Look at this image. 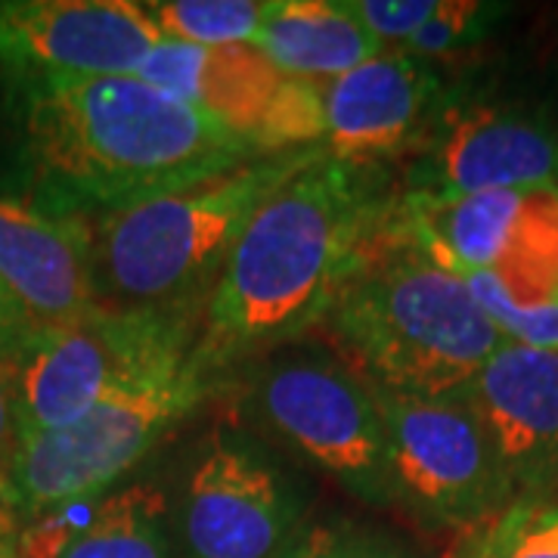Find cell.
<instances>
[{"label":"cell","instance_id":"1","mask_svg":"<svg viewBox=\"0 0 558 558\" xmlns=\"http://www.w3.org/2000/svg\"><path fill=\"white\" fill-rule=\"evenodd\" d=\"M28 87L32 161L72 211H112L260 159L248 140L134 72L38 75Z\"/></svg>","mask_w":558,"mask_h":558},{"label":"cell","instance_id":"2","mask_svg":"<svg viewBox=\"0 0 558 558\" xmlns=\"http://www.w3.org/2000/svg\"><path fill=\"white\" fill-rule=\"evenodd\" d=\"M388 205L376 165L319 149L242 227L208 299L202 357L218 363L319 326Z\"/></svg>","mask_w":558,"mask_h":558},{"label":"cell","instance_id":"3","mask_svg":"<svg viewBox=\"0 0 558 558\" xmlns=\"http://www.w3.org/2000/svg\"><path fill=\"white\" fill-rule=\"evenodd\" d=\"M366 388L450 398L502 344L465 282L395 236L385 218L319 319Z\"/></svg>","mask_w":558,"mask_h":558},{"label":"cell","instance_id":"4","mask_svg":"<svg viewBox=\"0 0 558 558\" xmlns=\"http://www.w3.org/2000/svg\"><path fill=\"white\" fill-rule=\"evenodd\" d=\"M317 153L260 156L174 193L100 211L90 230L84 227L100 307L180 314L208 279L218 282L260 202Z\"/></svg>","mask_w":558,"mask_h":558},{"label":"cell","instance_id":"5","mask_svg":"<svg viewBox=\"0 0 558 558\" xmlns=\"http://www.w3.org/2000/svg\"><path fill=\"white\" fill-rule=\"evenodd\" d=\"M208 366L196 348L186 360L102 400L78 422L22 438L0 481V512L28 521L109 494L199 403Z\"/></svg>","mask_w":558,"mask_h":558},{"label":"cell","instance_id":"6","mask_svg":"<svg viewBox=\"0 0 558 558\" xmlns=\"http://www.w3.org/2000/svg\"><path fill=\"white\" fill-rule=\"evenodd\" d=\"M193 351L183 317L165 311L97 307L72 323L35 329L13 357L22 438L78 422Z\"/></svg>","mask_w":558,"mask_h":558},{"label":"cell","instance_id":"7","mask_svg":"<svg viewBox=\"0 0 558 558\" xmlns=\"http://www.w3.org/2000/svg\"><path fill=\"white\" fill-rule=\"evenodd\" d=\"M373 398L388 435L391 490L416 515L472 531L515 499L490 438L459 395Z\"/></svg>","mask_w":558,"mask_h":558},{"label":"cell","instance_id":"8","mask_svg":"<svg viewBox=\"0 0 558 558\" xmlns=\"http://www.w3.org/2000/svg\"><path fill=\"white\" fill-rule=\"evenodd\" d=\"M264 416L323 472L373 502H395L379 403L336 363H279L260 385Z\"/></svg>","mask_w":558,"mask_h":558},{"label":"cell","instance_id":"9","mask_svg":"<svg viewBox=\"0 0 558 558\" xmlns=\"http://www.w3.org/2000/svg\"><path fill=\"white\" fill-rule=\"evenodd\" d=\"M299 519L277 465L240 438H215L190 469L180 531L193 558H270Z\"/></svg>","mask_w":558,"mask_h":558},{"label":"cell","instance_id":"10","mask_svg":"<svg viewBox=\"0 0 558 558\" xmlns=\"http://www.w3.org/2000/svg\"><path fill=\"white\" fill-rule=\"evenodd\" d=\"M558 134L539 121L475 106L444 109L413 149L407 193L462 196L484 190H556Z\"/></svg>","mask_w":558,"mask_h":558},{"label":"cell","instance_id":"11","mask_svg":"<svg viewBox=\"0 0 558 558\" xmlns=\"http://www.w3.org/2000/svg\"><path fill=\"white\" fill-rule=\"evenodd\" d=\"M131 0H0V62L38 75H128L159 44Z\"/></svg>","mask_w":558,"mask_h":558},{"label":"cell","instance_id":"12","mask_svg":"<svg viewBox=\"0 0 558 558\" xmlns=\"http://www.w3.org/2000/svg\"><path fill=\"white\" fill-rule=\"evenodd\" d=\"M459 398L481 422L515 497L556 490L558 354L502 341Z\"/></svg>","mask_w":558,"mask_h":558},{"label":"cell","instance_id":"13","mask_svg":"<svg viewBox=\"0 0 558 558\" xmlns=\"http://www.w3.org/2000/svg\"><path fill=\"white\" fill-rule=\"evenodd\" d=\"M440 81L407 50L379 53L323 81L326 153L357 165L416 149L438 121Z\"/></svg>","mask_w":558,"mask_h":558},{"label":"cell","instance_id":"14","mask_svg":"<svg viewBox=\"0 0 558 558\" xmlns=\"http://www.w3.org/2000/svg\"><path fill=\"white\" fill-rule=\"evenodd\" d=\"M0 282L35 329L100 307L87 233L78 220L0 199Z\"/></svg>","mask_w":558,"mask_h":558},{"label":"cell","instance_id":"15","mask_svg":"<svg viewBox=\"0 0 558 558\" xmlns=\"http://www.w3.org/2000/svg\"><path fill=\"white\" fill-rule=\"evenodd\" d=\"M134 75L196 106L248 143L258 134L260 121L286 81L255 44L196 47L178 40H159Z\"/></svg>","mask_w":558,"mask_h":558},{"label":"cell","instance_id":"16","mask_svg":"<svg viewBox=\"0 0 558 558\" xmlns=\"http://www.w3.org/2000/svg\"><path fill=\"white\" fill-rule=\"evenodd\" d=\"M16 558H168V499L140 481L28 519Z\"/></svg>","mask_w":558,"mask_h":558},{"label":"cell","instance_id":"17","mask_svg":"<svg viewBox=\"0 0 558 558\" xmlns=\"http://www.w3.org/2000/svg\"><path fill=\"white\" fill-rule=\"evenodd\" d=\"M255 47L282 75L332 81L381 53V44L348 3L329 0H274Z\"/></svg>","mask_w":558,"mask_h":558},{"label":"cell","instance_id":"18","mask_svg":"<svg viewBox=\"0 0 558 558\" xmlns=\"http://www.w3.org/2000/svg\"><path fill=\"white\" fill-rule=\"evenodd\" d=\"M490 274L515 304L558 301V186L524 193L512 236Z\"/></svg>","mask_w":558,"mask_h":558},{"label":"cell","instance_id":"19","mask_svg":"<svg viewBox=\"0 0 558 558\" xmlns=\"http://www.w3.org/2000/svg\"><path fill=\"white\" fill-rule=\"evenodd\" d=\"M161 40L220 47L255 44L270 3L260 0H153L140 3Z\"/></svg>","mask_w":558,"mask_h":558},{"label":"cell","instance_id":"20","mask_svg":"<svg viewBox=\"0 0 558 558\" xmlns=\"http://www.w3.org/2000/svg\"><path fill=\"white\" fill-rule=\"evenodd\" d=\"M459 558H558V499L515 497L494 519L469 531Z\"/></svg>","mask_w":558,"mask_h":558},{"label":"cell","instance_id":"21","mask_svg":"<svg viewBox=\"0 0 558 558\" xmlns=\"http://www.w3.org/2000/svg\"><path fill=\"white\" fill-rule=\"evenodd\" d=\"M459 279L465 282L469 295L484 311V317L497 326L502 339L558 354V301L515 304L490 270H475Z\"/></svg>","mask_w":558,"mask_h":558},{"label":"cell","instance_id":"22","mask_svg":"<svg viewBox=\"0 0 558 558\" xmlns=\"http://www.w3.org/2000/svg\"><path fill=\"white\" fill-rule=\"evenodd\" d=\"M494 20V7L487 3H472V0H438L435 13L422 22L416 35L407 44V53L416 60H432L453 53L465 47L469 40L481 38L487 32V22Z\"/></svg>","mask_w":558,"mask_h":558},{"label":"cell","instance_id":"23","mask_svg":"<svg viewBox=\"0 0 558 558\" xmlns=\"http://www.w3.org/2000/svg\"><path fill=\"white\" fill-rule=\"evenodd\" d=\"M438 0H351L348 10L379 40H410L435 13Z\"/></svg>","mask_w":558,"mask_h":558},{"label":"cell","instance_id":"24","mask_svg":"<svg viewBox=\"0 0 558 558\" xmlns=\"http://www.w3.org/2000/svg\"><path fill=\"white\" fill-rule=\"evenodd\" d=\"M289 558H400L398 553L385 549L369 537H360L354 531L341 527H317L301 539L299 549Z\"/></svg>","mask_w":558,"mask_h":558},{"label":"cell","instance_id":"25","mask_svg":"<svg viewBox=\"0 0 558 558\" xmlns=\"http://www.w3.org/2000/svg\"><path fill=\"white\" fill-rule=\"evenodd\" d=\"M20 413H16V381H13V357H0V481L10 459L20 447Z\"/></svg>","mask_w":558,"mask_h":558},{"label":"cell","instance_id":"26","mask_svg":"<svg viewBox=\"0 0 558 558\" xmlns=\"http://www.w3.org/2000/svg\"><path fill=\"white\" fill-rule=\"evenodd\" d=\"M32 332H35V326L28 323L20 304L0 282V357H16V351L28 341Z\"/></svg>","mask_w":558,"mask_h":558},{"label":"cell","instance_id":"27","mask_svg":"<svg viewBox=\"0 0 558 558\" xmlns=\"http://www.w3.org/2000/svg\"><path fill=\"white\" fill-rule=\"evenodd\" d=\"M0 558H16V546H13V524L0 512Z\"/></svg>","mask_w":558,"mask_h":558},{"label":"cell","instance_id":"28","mask_svg":"<svg viewBox=\"0 0 558 558\" xmlns=\"http://www.w3.org/2000/svg\"><path fill=\"white\" fill-rule=\"evenodd\" d=\"M556 490H558V475H556Z\"/></svg>","mask_w":558,"mask_h":558}]
</instances>
